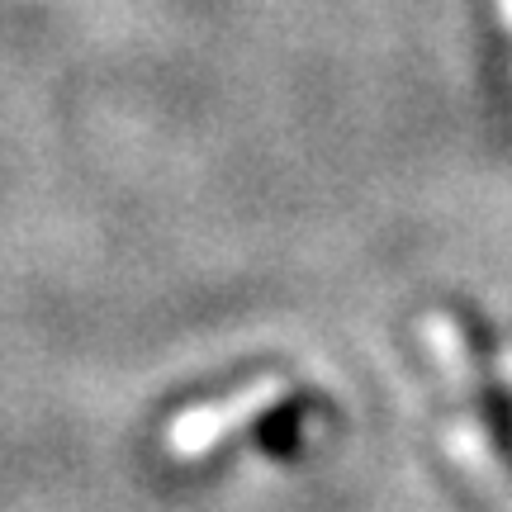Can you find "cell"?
I'll use <instances>...</instances> for the list:
<instances>
[{"instance_id": "1", "label": "cell", "mask_w": 512, "mask_h": 512, "mask_svg": "<svg viewBox=\"0 0 512 512\" xmlns=\"http://www.w3.org/2000/svg\"><path fill=\"white\" fill-rule=\"evenodd\" d=\"M451 323H456V347H460V361H465V380H470L479 432L489 441V456L498 460L503 479L512 484V384L503 380V366H498L494 328L470 304H456Z\"/></svg>"}]
</instances>
